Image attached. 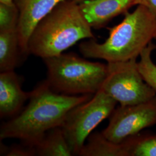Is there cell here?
<instances>
[{
	"mask_svg": "<svg viewBox=\"0 0 156 156\" xmlns=\"http://www.w3.org/2000/svg\"><path fill=\"white\" fill-rule=\"evenodd\" d=\"M79 4L64 0L37 25L28 41L29 54L42 59L58 56L84 39H94Z\"/></svg>",
	"mask_w": 156,
	"mask_h": 156,
	"instance_id": "3",
	"label": "cell"
},
{
	"mask_svg": "<svg viewBox=\"0 0 156 156\" xmlns=\"http://www.w3.org/2000/svg\"><path fill=\"white\" fill-rule=\"evenodd\" d=\"M154 39H156V36H155V38H154Z\"/></svg>",
	"mask_w": 156,
	"mask_h": 156,
	"instance_id": "21",
	"label": "cell"
},
{
	"mask_svg": "<svg viewBox=\"0 0 156 156\" xmlns=\"http://www.w3.org/2000/svg\"><path fill=\"white\" fill-rule=\"evenodd\" d=\"M64 0H15L19 12L17 27L21 55H29L28 41L38 23Z\"/></svg>",
	"mask_w": 156,
	"mask_h": 156,
	"instance_id": "8",
	"label": "cell"
},
{
	"mask_svg": "<svg viewBox=\"0 0 156 156\" xmlns=\"http://www.w3.org/2000/svg\"><path fill=\"white\" fill-rule=\"evenodd\" d=\"M21 55L17 28L0 31V72L15 71Z\"/></svg>",
	"mask_w": 156,
	"mask_h": 156,
	"instance_id": "12",
	"label": "cell"
},
{
	"mask_svg": "<svg viewBox=\"0 0 156 156\" xmlns=\"http://www.w3.org/2000/svg\"><path fill=\"white\" fill-rule=\"evenodd\" d=\"M93 95L59 93L46 80L43 81L31 91L28 104L22 111L1 125L0 139L16 138L34 147L49 130L61 127L71 109Z\"/></svg>",
	"mask_w": 156,
	"mask_h": 156,
	"instance_id": "1",
	"label": "cell"
},
{
	"mask_svg": "<svg viewBox=\"0 0 156 156\" xmlns=\"http://www.w3.org/2000/svg\"><path fill=\"white\" fill-rule=\"evenodd\" d=\"M15 0H0V3L6 4V5H11L13 4Z\"/></svg>",
	"mask_w": 156,
	"mask_h": 156,
	"instance_id": "19",
	"label": "cell"
},
{
	"mask_svg": "<svg viewBox=\"0 0 156 156\" xmlns=\"http://www.w3.org/2000/svg\"><path fill=\"white\" fill-rule=\"evenodd\" d=\"M71 1H74V2H76V3H80V2H82V1H83L84 0H71Z\"/></svg>",
	"mask_w": 156,
	"mask_h": 156,
	"instance_id": "20",
	"label": "cell"
},
{
	"mask_svg": "<svg viewBox=\"0 0 156 156\" xmlns=\"http://www.w3.org/2000/svg\"><path fill=\"white\" fill-rule=\"evenodd\" d=\"M47 82L59 93L69 95L94 94L101 89L108 66L91 62L73 53H62L43 59Z\"/></svg>",
	"mask_w": 156,
	"mask_h": 156,
	"instance_id": "4",
	"label": "cell"
},
{
	"mask_svg": "<svg viewBox=\"0 0 156 156\" xmlns=\"http://www.w3.org/2000/svg\"><path fill=\"white\" fill-rule=\"evenodd\" d=\"M109 123L101 133L106 139L120 144L156 124V95L145 102L115 108Z\"/></svg>",
	"mask_w": 156,
	"mask_h": 156,
	"instance_id": "7",
	"label": "cell"
},
{
	"mask_svg": "<svg viewBox=\"0 0 156 156\" xmlns=\"http://www.w3.org/2000/svg\"><path fill=\"white\" fill-rule=\"evenodd\" d=\"M156 46L152 42L142 51L140 55L138 67L145 82L156 91V64L153 62L151 53Z\"/></svg>",
	"mask_w": 156,
	"mask_h": 156,
	"instance_id": "15",
	"label": "cell"
},
{
	"mask_svg": "<svg viewBox=\"0 0 156 156\" xmlns=\"http://www.w3.org/2000/svg\"><path fill=\"white\" fill-rule=\"evenodd\" d=\"M78 4L91 27L100 28L114 17L127 13L136 5V0H84Z\"/></svg>",
	"mask_w": 156,
	"mask_h": 156,
	"instance_id": "9",
	"label": "cell"
},
{
	"mask_svg": "<svg viewBox=\"0 0 156 156\" xmlns=\"http://www.w3.org/2000/svg\"><path fill=\"white\" fill-rule=\"evenodd\" d=\"M36 156H71L73 155L62 128L49 130L34 146Z\"/></svg>",
	"mask_w": 156,
	"mask_h": 156,
	"instance_id": "11",
	"label": "cell"
},
{
	"mask_svg": "<svg viewBox=\"0 0 156 156\" xmlns=\"http://www.w3.org/2000/svg\"><path fill=\"white\" fill-rule=\"evenodd\" d=\"M136 59L107 64L108 73L101 89L122 106L145 102L156 95V90L142 77Z\"/></svg>",
	"mask_w": 156,
	"mask_h": 156,
	"instance_id": "6",
	"label": "cell"
},
{
	"mask_svg": "<svg viewBox=\"0 0 156 156\" xmlns=\"http://www.w3.org/2000/svg\"><path fill=\"white\" fill-rule=\"evenodd\" d=\"M30 92L22 88L21 79L15 71L0 73V116H13L18 114L24 104L29 100Z\"/></svg>",
	"mask_w": 156,
	"mask_h": 156,
	"instance_id": "10",
	"label": "cell"
},
{
	"mask_svg": "<svg viewBox=\"0 0 156 156\" xmlns=\"http://www.w3.org/2000/svg\"><path fill=\"white\" fill-rule=\"evenodd\" d=\"M124 156H156V135H139L121 142Z\"/></svg>",
	"mask_w": 156,
	"mask_h": 156,
	"instance_id": "14",
	"label": "cell"
},
{
	"mask_svg": "<svg viewBox=\"0 0 156 156\" xmlns=\"http://www.w3.org/2000/svg\"><path fill=\"white\" fill-rule=\"evenodd\" d=\"M2 153L1 155L7 156H36V152L34 147L28 145L24 146H13L11 147H6L5 149L2 147L1 150Z\"/></svg>",
	"mask_w": 156,
	"mask_h": 156,
	"instance_id": "17",
	"label": "cell"
},
{
	"mask_svg": "<svg viewBox=\"0 0 156 156\" xmlns=\"http://www.w3.org/2000/svg\"><path fill=\"white\" fill-rule=\"evenodd\" d=\"M117 103L101 89L90 100L67 113L60 127L73 155H78L91 132L111 115Z\"/></svg>",
	"mask_w": 156,
	"mask_h": 156,
	"instance_id": "5",
	"label": "cell"
},
{
	"mask_svg": "<svg viewBox=\"0 0 156 156\" xmlns=\"http://www.w3.org/2000/svg\"><path fill=\"white\" fill-rule=\"evenodd\" d=\"M156 16L144 6L137 5L134 11L126 13L123 21L110 28L108 38L102 43L94 39L79 46L86 58L109 62H124L137 58L154 39Z\"/></svg>",
	"mask_w": 156,
	"mask_h": 156,
	"instance_id": "2",
	"label": "cell"
},
{
	"mask_svg": "<svg viewBox=\"0 0 156 156\" xmlns=\"http://www.w3.org/2000/svg\"><path fill=\"white\" fill-rule=\"evenodd\" d=\"M19 17V12L15 2L11 5L0 3V31L17 28Z\"/></svg>",
	"mask_w": 156,
	"mask_h": 156,
	"instance_id": "16",
	"label": "cell"
},
{
	"mask_svg": "<svg viewBox=\"0 0 156 156\" xmlns=\"http://www.w3.org/2000/svg\"><path fill=\"white\" fill-rule=\"evenodd\" d=\"M139 5L146 7L156 16V0H136V5Z\"/></svg>",
	"mask_w": 156,
	"mask_h": 156,
	"instance_id": "18",
	"label": "cell"
},
{
	"mask_svg": "<svg viewBox=\"0 0 156 156\" xmlns=\"http://www.w3.org/2000/svg\"><path fill=\"white\" fill-rule=\"evenodd\" d=\"M78 153L80 156H124L121 143L109 140L102 133L91 134Z\"/></svg>",
	"mask_w": 156,
	"mask_h": 156,
	"instance_id": "13",
	"label": "cell"
}]
</instances>
